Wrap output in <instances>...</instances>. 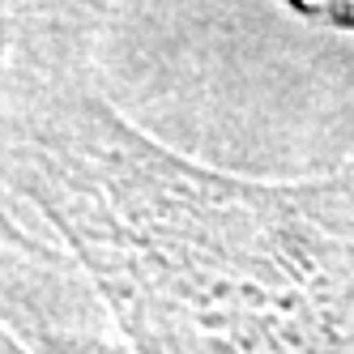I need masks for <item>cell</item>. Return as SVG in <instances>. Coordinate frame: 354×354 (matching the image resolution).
Segmentation results:
<instances>
[{
  "mask_svg": "<svg viewBox=\"0 0 354 354\" xmlns=\"http://www.w3.org/2000/svg\"><path fill=\"white\" fill-rule=\"evenodd\" d=\"M286 5L295 13H303L308 21H320V26L354 35V0H286Z\"/></svg>",
  "mask_w": 354,
  "mask_h": 354,
  "instance_id": "1",
  "label": "cell"
}]
</instances>
